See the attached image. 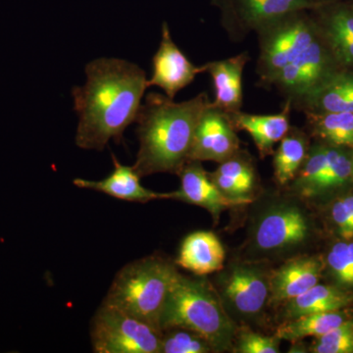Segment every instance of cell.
<instances>
[{
	"label": "cell",
	"instance_id": "obj_1",
	"mask_svg": "<svg viewBox=\"0 0 353 353\" xmlns=\"http://www.w3.org/2000/svg\"><path fill=\"white\" fill-rule=\"evenodd\" d=\"M87 82L72 90L79 117L76 145L102 152L109 141L119 143L136 122L148 87L145 72L119 58H97L85 66Z\"/></svg>",
	"mask_w": 353,
	"mask_h": 353
},
{
	"label": "cell",
	"instance_id": "obj_2",
	"mask_svg": "<svg viewBox=\"0 0 353 353\" xmlns=\"http://www.w3.org/2000/svg\"><path fill=\"white\" fill-rule=\"evenodd\" d=\"M210 103L206 92L183 102L157 92L146 95L136 120L139 150L134 168L141 178L157 173L179 175L190 161L197 124Z\"/></svg>",
	"mask_w": 353,
	"mask_h": 353
},
{
	"label": "cell",
	"instance_id": "obj_3",
	"mask_svg": "<svg viewBox=\"0 0 353 353\" xmlns=\"http://www.w3.org/2000/svg\"><path fill=\"white\" fill-rule=\"evenodd\" d=\"M190 330L202 336L213 350L232 345L234 325L215 292L204 281L176 276L165 303L160 329Z\"/></svg>",
	"mask_w": 353,
	"mask_h": 353
},
{
	"label": "cell",
	"instance_id": "obj_4",
	"mask_svg": "<svg viewBox=\"0 0 353 353\" xmlns=\"http://www.w3.org/2000/svg\"><path fill=\"white\" fill-rule=\"evenodd\" d=\"M179 272L161 257L127 264L118 272L103 303L159 330L167 296Z\"/></svg>",
	"mask_w": 353,
	"mask_h": 353
},
{
	"label": "cell",
	"instance_id": "obj_5",
	"mask_svg": "<svg viewBox=\"0 0 353 353\" xmlns=\"http://www.w3.org/2000/svg\"><path fill=\"white\" fill-rule=\"evenodd\" d=\"M297 13L289 14L257 32V73L267 85H272L279 73L319 37L315 26Z\"/></svg>",
	"mask_w": 353,
	"mask_h": 353
},
{
	"label": "cell",
	"instance_id": "obj_6",
	"mask_svg": "<svg viewBox=\"0 0 353 353\" xmlns=\"http://www.w3.org/2000/svg\"><path fill=\"white\" fill-rule=\"evenodd\" d=\"M161 334L148 323L102 303L92 319L90 336L97 353H160Z\"/></svg>",
	"mask_w": 353,
	"mask_h": 353
},
{
	"label": "cell",
	"instance_id": "obj_7",
	"mask_svg": "<svg viewBox=\"0 0 353 353\" xmlns=\"http://www.w3.org/2000/svg\"><path fill=\"white\" fill-rule=\"evenodd\" d=\"M334 61L336 59L333 51L318 37L279 73L272 85L287 94L289 97L288 101L292 104L299 103L304 97L336 73Z\"/></svg>",
	"mask_w": 353,
	"mask_h": 353
},
{
	"label": "cell",
	"instance_id": "obj_8",
	"mask_svg": "<svg viewBox=\"0 0 353 353\" xmlns=\"http://www.w3.org/2000/svg\"><path fill=\"white\" fill-rule=\"evenodd\" d=\"M228 114L208 106L194 132L190 161L224 162L240 150V139Z\"/></svg>",
	"mask_w": 353,
	"mask_h": 353
},
{
	"label": "cell",
	"instance_id": "obj_9",
	"mask_svg": "<svg viewBox=\"0 0 353 353\" xmlns=\"http://www.w3.org/2000/svg\"><path fill=\"white\" fill-rule=\"evenodd\" d=\"M312 6L308 0H231L228 7L227 32L234 41L241 39L289 14Z\"/></svg>",
	"mask_w": 353,
	"mask_h": 353
},
{
	"label": "cell",
	"instance_id": "obj_10",
	"mask_svg": "<svg viewBox=\"0 0 353 353\" xmlns=\"http://www.w3.org/2000/svg\"><path fill=\"white\" fill-rule=\"evenodd\" d=\"M159 48L152 58V75L148 87H158L169 99H175L183 88L188 87L197 75L205 73V65L196 66L183 54L172 39L166 22L162 25Z\"/></svg>",
	"mask_w": 353,
	"mask_h": 353
},
{
	"label": "cell",
	"instance_id": "obj_11",
	"mask_svg": "<svg viewBox=\"0 0 353 353\" xmlns=\"http://www.w3.org/2000/svg\"><path fill=\"white\" fill-rule=\"evenodd\" d=\"M181 185L175 192H166L165 199H173L201 206L206 209L215 220L226 209L250 203V197L234 199L225 196L211 180L199 161H189L179 173Z\"/></svg>",
	"mask_w": 353,
	"mask_h": 353
},
{
	"label": "cell",
	"instance_id": "obj_12",
	"mask_svg": "<svg viewBox=\"0 0 353 353\" xmlns=\"http://www.w3.org/2000/svg\"><path fill=\"white\" fill-rule=\"evenodd\" d=\"M309 225L303 211L283 205L268 211L259 221L254 233L257 250L278 252L303 243L307 238Z\"/></svg>",
	"mask_w": 353,
	"mask_h": 353
},
{
	"label": "cell",
	"instance_id": "obj_13",
	"mask_svg": "<svg viewBox=\"0 0 353 353\" xmlns=\"http://www.w3.org/2000/svg\"><path fill=\"white\" fill-rule=\"evenodd\" d=\"M224 296L240 314L256 315L270 296V283L259 269L236 266L225 282Z\"/></svg>",
	"mask_w": 353,
	"mask_h": 353
},
{
	"label": "cell",
	"instance_id": "obj_14",
	"mask_svg": "<svg viewBox=\"0 0 353 353\" xmlns=\"http://www.w3.org/2000/svg\"><path fill=\"white\" fill-rule=\"evenodd\" d=\"M250 61L248 52L205 65V73L212 78L215 88L213 108L226 114L240 112L243 106V75L246 63Z\"/></svg>",
	"mask_w": 353,
	"mask_h": 353
},
{
	"label": "cell",
	"instance_id": "obj_15",
	"mask_svg": "<svg viewBox=\"0 0 353 353\" xmlns=\"http://www.w3.org/2000/svg\"><path fill=\"white\" fill-rule=\"evenodd\" d=\"M114 169L106 178L101 181H90L77 178L74 185L80 189L95 190L120 201L146 203L155 199H165V194H158L146 189L141 183V176L134 166L121 164L112 154Z\"/></svg>",
	"mask_w": 353,
	"mask_h": 353
},
{
	"label": "cell",
	"instance_id": "obj_16",
	"mask_svg": "<svg viewBox=\"0 0 353 353\" xmlns=\"http://www.w3.org/2000/svg\"><path fill=\"white\" fill-rule=\"evenodd\" d=\"M322 265L313 257H299L283 265L272 275L271 301L287 303L314 287L321 277Z\"/></svg>",
	"mask_w": 353,
	"mask_h": 353
},
{
	"label": "cell",
	"instance_id": "obj_17",
	"mask_svg": "<svg viewBox=\"0 0 353 353\" xmlns=\"http://www.w3.org/2000/svg\"><path fill=\"white\" fill-rule=\"evenodd\" d=\"M292 102L287 101L284 109L272 115H254L240 112L228 114L234 129L250 134L262 157L273 153L274 145L289 132Z\"/></svg>",
	"mask_w": 353,
	"mask_h": 353
},
{
	"label": "cell",
	"instance_id": "obj_18",
	"mask_svg": "<svg viewBox=\"0 0 353 353\" xmlns=\"http://www.w3.org/2000/svg\"><path fill=\"white\" fill-rule=\"evenodd\" d=\"M225 250L212 232L199 231L185 236L176 263L196 275L203 276L222 270Z\"/></svg>",
	"mask_w": 353,
	"mask_h": 353
},
{
	"label": "cell",
	"instance_id": "obj_19",
	"mask_svg": "<svg viewBox=\"0 0 353 353\" xmlns=\"http://www.w3.org/2000/svg\"><path fill=\"white\" fill-rule=\"evenodd\" d=\"M297 104L307 112L353 113V74L336 72Z\"/></svg>",
	"mask_w": 353,
	"mask_h": 353
},
{
	"label": "cell",
	"instance_id": "obj_20",
	"mask_svg": "<svg viewBox=\"0 0 353 353\" xmlns=\"http://www.w3.org/2000/svg\"><path fill=\"white\" fill-rule=\"evenodd\" d=\"M352 301L353 296L350 292L318 283L307 292L287 301L285 315L289 319H292L313 313L340 311Z\"/></svg>",
	"mask_w": 353,
	"mask_h": 353
},
{
	"label": "cell",
	"instance_id": "obj_21",
	"mask_svg": "<svg viewBox=\"0 0 353 353\" xmlns=\"http://www.w3.org/2000/svg\"><path fill=\"white\" fill-rule=\"evenodd\" d=\"M212 182L225 194L234 199L248 197L255 185V173L252 165L238 153L209 174Z\"/></svg>",
	"mask_w": 353,
	"mask_h": 353
},
{
	"label": "cell",
	"instance_id": "obj_22",
	"mask_svg": "<svg viewBox=\"0 0 353 353\" xmlns=\"http://www.w3.org/2000/svg\"><path fill=\"white\" fill-rule=\"evenodd\" d=\"M309 152L305 134L296 129H290L280 141L274 157V172L280 185L292 182L301 170Z\"/></svg>",
	"mask_w": 353,
	"mask_h": 353
},
{
	"label": "cell",
	"instance_id": "obj_23",
	"mask_svg": "<svg viewBox=\"0 0 353 353\" xmlns=\"http://www.w3.org/2000/svg\"><path fill=\"white\" fill-rule=\"evenodd\" d=\"M345 320V314L339 311L299 316L282 325L276 336L288 341H301L306 336L318 338L340 326Z\"/></svg>",
	"mask_w": 353,
	"mask_h": 353
},
{
	"label": "cell",
	"instance_id": "obj_24",
	"mask_svg": "<svg viewBox=\"0 0 353 353\" xmlns=\"http://www.w3.org/2000/svg\"><path fill=\"white\" fill-rule=\"evenodd\" d=\"M313 132L336 146L353 148L352 112H307Z\"/></svg>",
	"mask_w": 353,
	"mask_h": 353
},
{
	"label": "cell",
	"instance_id": "obj_25",
	"mask_svg": "<svg viewBox=\"0 0 353 353\" xmlns=\"http://www.w3.org/2000/svg\"><path fill=\"white\" fill-rule=\"evenodd\" d=\"M324 34L336 61L353 66V12L336 11L330 17Z\"/></svg>",
	"mask_w": 353,
	"mask_h": 353
},
{
	"label": "cell",
	"instance_id": "obj_26",
	"mask_svg": "<svg viewBox=\"0 0 353 353\" xmlns=\"http://www.w3.org/2000/svg\"><path fill=\"white\" fill-rule=\"evenodd\" d=\"M352 179V157L338 146H329L328 165L309 196L336 189Z\"/></svg>",
	"mask_w": 353,
	"mask_h": 353
},
{
	"label": "cell",
	"instance_id": "obj_27",
	"mask_svg": "<svg viewBox=\"0 0 353 353\" xmlns=\"http://www.w3.org/2000/svg\"><path fill=\"white\" fill-rule=\"evenodd\" d=\"M212 350L208 341L190 330L173 328L162 331L160 353H208Z\"/></svg>",
	"mask_w": 353,
	"mask_h": 353
},
{
	"label": "cell",
	"instance_id": "obj_28",
	"mask_svg": "<svg viewBox=\"0 0 353 353\" xmlns=\"http://www.w3.org/2000/svg\"><path fill=\"white\" fill-rule=\"evenodd\" d=\"M328 150L329 146L324 145H316L309 150L307 157L294 179V185L304 196L310 194L324 173L328 165Z\"/></svg>",
	"mask_w": 353,
	"mask_h": 353
},
{
	"label": "cell",
	"instance_id": "obj_29",
	"mask_svg": "<svg viewBox=\"0 0 353 353\" xmlns=\"http://www.w3.org/2000/svg\"><path fill=\"white\" fill-rule=\"evenodd\" d=\"M315 353H353V320L347 319L313 343Z\"/></svg>",
	"mask_w": 353,
	"mask_h": 353
},
{
	"label": "cell",
	"instance_id": "obj_30",
	"mask_svg": "<svg viewBox=\"0 0 353 353\" xmlns=\"http://www.w3.org/2000/svg\"><path fill=\"white\" fill-rule=\"evenodd\" d=\"M327 263L341 284L353 287V243L334 245L327 256Z\"/></svg>",
	"mask_w": 353,
	"mask_h": 353
},
{
	"label": "cell",
	"instance_id": "obj_31",
	"mask_svg": "<svg viewBox=\"0 0 353 353\" xmlns=\"http://www.w3.org/2000/svg\"><path fill=\"white\" fill-rule=\"evenodd\" d=\"M281 339L278 336H267L252 330H241L239 334L236 352L241 353H278Z\"/></svg>",
	"mask_w": 353,
	"mask_h": 353
},
{
	"label": "cell",
	"instance_id": "obj_32",
	"mask_svg": "<svg viewBox=\"0 0 353 353\" xmlns=\"http://www.w3.org/2000/svg\"><path fill=\"white\" fill-rule=\"evenodd\" d=\"M333 219L339 233L345 240L353 239V196L341 197L332 208Z\"/></svg>",
	"mask_w": 353,
	"mask_h": 353
},
{
	"label": "cell",
	"instance_id": "obj_33",
	"mask_svg": "<svg viewBox=\"0 0 353 353\" xmlns=\"http://www.w3.org/2000/svg\"><path fill=\"white\" fill-rule=\"evenodd\" d=\"M352 179L353 180V154L352 155Z\"/></svg>",
	"mask_w": 353,
	"mask_h": 353
}]
</instances>
